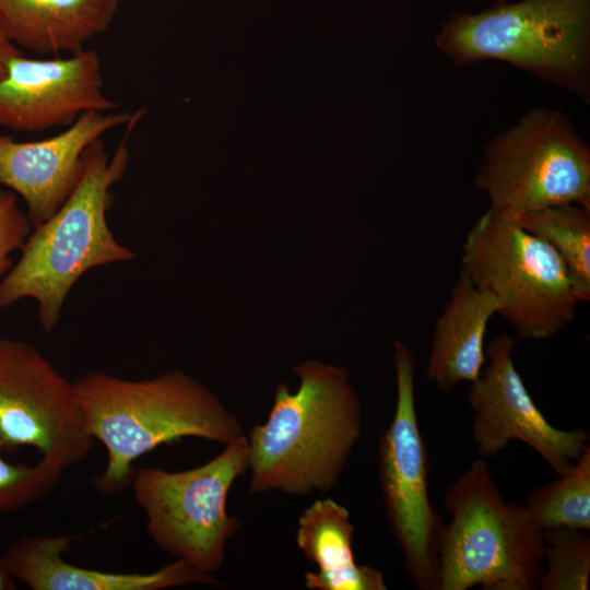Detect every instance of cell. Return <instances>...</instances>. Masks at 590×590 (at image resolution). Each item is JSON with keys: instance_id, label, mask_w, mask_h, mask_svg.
I'll use <instances>...</instances> for the list:
<instances>
[{"instance_id": "obj_24", "label": "cell", "mask_w": 590, "mask_h": 590, "mask_svg": "<svg viewBox=\"0 0 590 590\" xmlns=\"http://www.w3.org/2000/svg\"><path fill=\"white\" fill-rule=\"evenodd\" d=\"M11 577L12 576L8 571L3 559L0 558V590H12V589H14V583H13Z\"/></svg>"}, {"instance_id": "obj_1", "label": "cell", "mask_w": 590, "mask_h": 590, "mask_svg": "<svg viewBox=\"0 0 590 590\" xmlns=\"http://www.w3.org/2000/svg\"><path fill=\"white\" fill-rule=\"evenodd\" d=\"M293 370L297 391L279 384L267 421L247 436L251 493H327L359 440L362 405L347 371L317 359Z\"/></svg>"}, {"instance_id": "obj_10", "label": "cell", "mask_w": 590, "mask_h": 590, "mask_svg": "<svg viewBox=\"0 0 590 590\" xmlns=\"http://www.w3.org/2000/svg\"><path fill=\"white\" fill-rule=\"evenodd\" d=\"M0 440L34 447L62 470L87 457V434L73 382L32 344L0 337Z\"/></svg>"}, {"instance_id": "obj_5", "label": "cell", "mask_w": 590, "mask_h": 590, "mask_svg": "<svg viewBox=\"0 0 590 590\" xmlns=\"http://www.w3.org/2000/svg\"><path fill=\"white\" fill-rule=\"evenodd\" d=\"M436 44L456 66L500 60L588 98L590 0L499 1L451 15Z\"/></svg>"}, {"instance_id": "obj_13", "label": "cell", "mask_w": 590, "mask_h": 590, "mask_svg": "<svg viewBox=\"0 0 590 590\" xmlns=\"http://www.w3.org/2000/svg\"><path fill=\"white\" fill-rule=\"evenodd\" d=\"M132 115L87 111L60 133L37 141L0 134V188L20 196L33 228L40 225L76 186L85 150L106 132L126 126Z\"/></svg>"}, {"instance_id": "obj_23", "label": "cell", "mask_w": 590, "mask_h": 590, "mask_svg": "<svg viewBox=\"0 0 590 590\" xmlns=\"http://www.w3.org/2000/svg\"><path fill=\"white\" fill-rule=\"evenodd\" d=\"M22 52L16 46H14L0 30V79L5 71L7 60L16 54Z\"/></svg>"}, {"instance_id": "obj_18", "label": "cell", "mask_w": 590, "mask_h": 590, "mask_svg": "<svg viewBox=\"0 0 590 590\" xmlns=\"http://www.w3.org/2000/svg\"><path fill=\"white\" fill-rule=\"evenodd\" d=\"M515 221L556 251L568 271L578 302H589L590 208L557 204L524 213Z\"/></svg>"}, {"instance_id": "obj_14", "label": "cell", "mask_w": 590, "mask_h": 590, "mask_svg": "<svg viewBox=\"0 0 590 590\" xmlns=\"http://www.w3.org/2000/svg\"><path fill=\"white\" fill-rule=\"evenodd\" d=\"M71 535L27 536L12 543L3 562L10 575L33 590H158L186 585L217 586L208 574L176 560L146 573H109L69 564L62 554Z\"/></svg>"}, {"instance_id": "obj_16", "label": "cell", "mask_w": 590, "mask_h": 590, "mask_svg": "<svg viewBox=\"0 0 590 590\" xmlns=\"http://www.w3.org/2000/svg\"><path fill=\"white\" fill-rule=\"evenodd\" d=\"M120 0H0V30L17 48L75 54L105 33Z\"/></svg>"}, {"instance_id": "obj_20", "label": "cell", "mask_w": 590, "mask_h": 590, "mask_svg": "<svg viewBox=\"0 0 590 590\" xmlns=\"http://www.w3.org/2000/svg\"><path fill=\"white\" fill-rule=\"evenodd\" d=\"M589 531L570 528L543 530L545 569L540 590H587L590 581Z\"/></svg>"}, {"instance_id": "obj_21", "label": "cell", "mask_w": 590, "mask_h": 590, "mask_svg": "<svg viewBox=\"0 0 590 590\" xmlns=\"http://www.w3.org/2000/svg\"><path fill=\"white\" fill-rule=\"evenodd\" d=\"M0 440V512L27 507L46 496L57 485L62 469L45 459L32 465L12 463L2 458Z\"/></svg>"}, {"instance_id": "obj_7", "label": "cell", "mask_w": 590, "mask_h": 590, "mask_svg": "<svg viewBox=\"0 0 590 590\" xmlns=\"http://www.w3.org/2000/svg\"><path fill=\"white\" fill-rule=\"evenodd\" d=\"M248 468L249 444L240 435L199 467L140 469L131 488L156 546L203 574L219 570L227 541L240 528L239 518L227 511L228 494Z\"/></svg>"}, {"instance_id": "obj_3", "label": "cell", "mask_w": 590, "mask_h": 590, "mask_svg": "<svg viewBox=\"0 0 590 590\" xmlns=\"http://www.w3.org/2000/svg\"><path fill=\"white\" fill-rule=\"evenodd\" d=\"M87 434L107 451L95 484L120 491L131 481L132 463L163 444L185 437L228 444L243 425L205 385L181 370L130 380L90 371L74 382Z\"/></svg>"}, {"instance_id": "obj_15", "label": "cell", "mask_w": 590, "mask_h": 590, "mask_svg": "<svg viewBox=\"0 0 590 590\" xmlns=\"http://www.w3.org/2000/svg\"><path fill=\"white\" fill-rule=\"evenodd\" d=\"M498 311L496 298L460 270L436 321L425 370L439 391L450 392L461 381L472 384L480 377L486 362L487 326Z\"/></svg>"}, {"instance_id": "obj_6", "label": "cell", "mask_w": 590, "mask_h": 590, "mask_svg": "<svg viewBox=\"0 0 590 590\" xmlns=\"http://www.w3.org/2000/svg\"><path fill=\"white\" fill-rule=\"evenodd\" d=\"M461 263L521 339H551L574 318L579 302L564 262L508 216L491 209L481 215L467 235Z\"/></svg>"}, {"instance_id": "obj_17", "label": "cell", "mask_w": 590, "mask_h": 590, "mask_svg": "<svg viewBox=\"0 0 590 590\" xmlns=\"http://www.w3.org/2000/svg\"><path fill=\"white\" fill-rule=\"evenodd\" d=\"M354 526L349 510L331 498L317 499L298 518L296 544L316 564L317 573H306L310 590H386L382 574L358 565L353 553Z\"/></svg>"}, {"instance_id": "obj_19", "label": "cell", "mask_w": 590, "mask_h": 590, "mask_svg": "<svg viewBox=\"0 0 590 590\" xmlns=\"http://www.w3.org/2000/svg\"><path fill=\"white\" fill-rule=\"evenodd\" d=\"M554 482L534 488L523 504L541 530H590V447Z\"/></svg>"}, {"instance_id": "obj_11", "label": "cell", "mask_w": 590, "mask_h": 590, "mask_svg": "<svg viewBox=\"0 0 590 590\" xmlns=\"http://www.w3.org/2000/svg\"><path fill=\"white\" fill-rule=\"evenodd\" d=\"M516 342L496 337L485 349L486 362L471 384L469 404L474 412L472 438L479 455L494 457L511 440L531 447L557 474H562L589 446L585 429L554 427L531 398L512 353Z\"/></svg>"}, {"instance_id": "obj_8", "label": "cell", "mask_w": 590, "mask_h": 590, "mask_svg": "<svg viewBox=\"0 0 590 590\" xmlns=\"http://www.w3.org/2000/svg\"><path fill=\"white\" fill-rule=\"evenodd\" d=\"M475 186L514 220L564 203L590 208V151L563 114L533 109L491 142Z\"/></svg>"}, {"instance_id": "obj_4", "label": "cell", "mask_w": 590, "mask_h": 590, "mask_svg": "<svg viewBox=\"0 0 590 590\" xmlns=\"http://www.w3.org/2000/svg\"><path fill=\"white\" fill-rule=\"evenodd\" d=\"M450 514L439 547L438 590H536L544 535L523 504L507 503L486 461L448 487Z\"/></svg>"}, {"instance_id": "obj_22", "label": "cell", "mask_w": 590, "mask_h": 590, "mask_svg": "<svg viewBox=\"0 0 590 590\" xmlns=\"http://www.w3.org/2000/svg\"><path fill=\"white\" fill-rule=\"evenodd\" d=\"M33 226L17 201V196L0 188V283L13 261L10 256L21 250L32 233Z\"/></svg>"}, {"instance_id": "obj_12", "label": "cell", "mask_w": 590, "mask_h": 590, "mask_svg": "<svg viewBox=\"0 0 590 590\" xmlns=\"http://www.w3.org/2000/svg\"><path fill=\"white\" fill-rule=\"evenodd\" d=\"M98 55L83 49L67 57L11 56L0 79V128L37 132L69 127L87 111H114Z\"/></svg>"}, {"instance_id": "obj_2", "label": "cell", "mask_w": 590, "mask_h": 590, "mask_svg": "<svg viewBox=\"0 0 590 590\" xmlns=\"http://www.w3.org/2000/svg\"><path fill=\"white\" fill-rule=\"evenodd\" d=\"M143 113L132 115L111 155L102 138L85 150L76 186L48 220L32 229L19 260L2 279L0 308L32 298L42 329L51 332L71 288L84 273L135 257L115 238L106 215L114 202L111 188L128 167L129 135Z\"/></svg>"}, {"instance_id": "obj_9", "label": "cell", "mask_w": 590, "mask_h": 590, "mask_svg": "<svg viewBox=\"0 0 590 590\" xmlns=\"http://www.w3.org/2000/svg\"><path fill=\"white\" fill-rule=\"evenodd\" d=\"M397 401L379 440V479L392 534L411 580L421 590H438L444 522L428 492L429 460L415 408V358L394 341Z\"/></svg>"}]
</instances>
